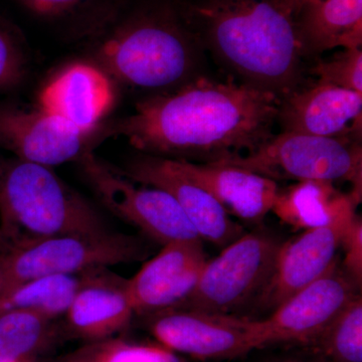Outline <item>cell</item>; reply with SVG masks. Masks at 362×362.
<instances>
[{"label":"cell","instance_id":"obj_1","mask_svg":"<svg viewBox=\"0 0 362 362\" xmlns=\"http://www.w3.org/2000/svg\"><path fill=\"white\" fill-rule=\"evenodd\" d=\"M281 100L237 81L206 75L140 100L130 115L102 131L139 153L216 163L245 156L273 137Z\"/></svg>","mask_w":362,"mask_h":362},{"label":"cell","instance_id":"obj_2","mask_svg":"<svg viewBox=\"0 0 362 362\" xmlns=\"http://www.w3.org/2000/svg\"><path fill=\"white\" fill-rule=\"evenodd\" d=\"M204 51L237 82L279 99L303 86L295 16L279 0H177Z\"/></svg>","mask_w":362,"mask_h":362},{"label":"cell","instance_id":"obj_3","mask_svg":"<svg viewBox=\"0 0 362 362\" xmlns=\"http://www.w3.org/2000/svg\"><path fill=\"white\" fill-rule=\"evenodd\" d=\"M84 39L117 88L162 94L204 75L206 51L177 0L123 1Z\"/></svg>","mask_w":362,"mask_h":362},{"label":"cell","instance_id":"obj_4","mask_svg":"<svg viewBox=\"0 0 362 362\" xmlns=\"http://www.w3.org/2000/svg\"><path fill=\"white\" fill-rule=\"evenodd\" d=\"M110 232L102 214L51 168L13 159L0 171V252L37 240Z\"/></svg>","mask_w":362,"mask_h":362},{"label":"cell","instance_id":"obj_5","mask_svg":"<svg viewBox=\"0 0 362 362\" xmlns=\"http://www.w3.org/2000/svg\"><path fill=\"white\" fill-rule=\"evenodd\" d=\"M216 163L247 169L275 181L349 182L350 194L361 199V139L281 132L254 151Z\"/></svg>","mask_w":362,"mask_h":362},{"label":"cell","instance_id":"obj_6","mask_svg":"<svg viewBox=\"0 0 362 362\" xmlns=\"http://www.w3.org/2000/svg\"><path fill=\"white\" fill-rule=\"evenodd\" d=\"M141 239L124 233L71 235L37 240L0 252V295L47 275H78L147 258Z\"/></svg>","mask_w":362,"mask_h":362},{"label":"cell","instance_id":"obj_7","mask_svg":"<svg viewBox=\"0 0 362 362\" xmlns=\"http://www.w3.org/2000/svg\"><path fill=\"white\" fill-rule=\"evenodd\" d=\"M282 243L265 232L240 235L207 259L194 289L175 308L238 315L250 305L256 306L273 276Z\"/></svg>","mask_w":362,"mask_h":362},{"label":"cell","instance_id":"obj_8","mask_svg":"<svg viewBox=\"0 0 362 362\" xmlns=\"http://www.w3.org/2000/svg\"><path fill=\"white\" fill-rule=\"evenodd\" d=\"M76 162L86 182L106 209L161 246L202 240L168 192L135 182L93 151L86 152Z\"/></svg>","mask_w":362,"mask_h":362},{"label":"cell","instance_id":"obj_9","mask_svg":"<svg viewBox=\"0 0 362 362\" xmlns=\"http://www.w3.org/2000/svg\"><path fill=\"white\" fill-rule=\"evenodd\" d=\"M148 317L161 346L194 358H235L266 345L262 320L245 316L173 308Z\"/></svg>","mask_w":362,"mask_h":362},{"label":"cell","instance_id":"obj_10","mask_svg":"<svg viewBox=\"0 0 362 362\" xmlns=\"http://www.w3.org/2000/svg\"><path fill=\"white\" fill-rule=\"evenodd\" d=\"M99 133H85L63 119L20 102H0V147L16 159L54 168L92 151Z\"/></svg>","mask_w":362,"mask_h":362},{"label":"cell","instance_id":"obj_11","mask_svg":"<svg viewBox=\"0 0 362 362\" xmlns=\"http://www.w3.org/2000/svg\"><path fill=\"white\" fill-rule=\"evenodd\" d=\"M361 287L343 270L339 259L321 277L293 295L262 320L266 344L318 341Z\"/></svg>","mask_w":362,"mask_h":362},{"label":"cell","instance_id":"obj_12","mask_svg":"<svg viewBox=\"0 0 362 362\" xmlns=\"http://www.w3.org/2000/svg\"><path fill=\"white\" fill-rule=\"evenodd\" d=\"M135 182L160 188L180 204L202 240L228 246L243 235L220 202L180 168L175 159L139 153L120 168Z\"/></svg>","mask_w":362,"mask_h":362},{"label":"cell","instance_id":"obj_13","mask_svg":"<svg viewBox=\"0 0 362 362\" xmlns=\"http://www.w3.org/2000/svg\"><path fill=\"white\" fill-rule=\"evenodd\" d=\"M356 216V213L346 214L329 225L305 230L294 239L283 242L273 276L256 306L273 312L321 277L338 259L343 238Z\"/></svg>","mask_w":362,"mask_h":362},{"label":"cell","instance_id":"obj_14","mask_svg":"<svg viewBox=\"0 0 362 362\" xmlns=\"http://www.w3.org/2000/svg\"><path fill=\"white\" fill-rule=\"evenodd\" d=\"M206 261L202 240L162 246L161 251L127 281L135 314L149 316L175 308L194 289Z\"/></svg>","mask_w":362,"mask_h":362},{"label":"cell","instance_id":"obj_15","mask_svg":"<svg viewBox=\"0 0 362 362\" xmlns=\"http://www.w3.org/2000/svg\"><path fill=\"white\" fill-rule=\"evenodd\" d=\"M362 93L335 86H302L278 107L281 132L361 139Z\"/></svg>","mask_w":362,"mask_h":362},{"label":"cell","instance_id":"obj_16","mask_svg":"<svg viewBox=\"0 0 362 362\" xmlns=\"http://www.w3.org/2000/svg\"><path fill=\"white\" fill-rule=\"evenodd\" d=\"M115 85L96 64L74 62L40 90L37 105L85 133H99L115 103Z\"/></svg>","mask_w":362,"mask_h":362},{"label":"cell","instance_id":"obj_17","mask_svg":"<svg viewBox=\"0 0 362 362\" xmlns=\"http://www.w3.org/2000/svg\"><path fill=\"white\" fill-rule=\"evenodd\" d=\"M127 281L107 268L86 272L84 283L66 313L71 332L94 342L125 329L135 314Z\"/></svg>","mask_w":362,"mask_h":362},{"label":"cell","instance_id":"obj_18","mask_svg":"<svg viewBox=\"0 0 362 362\" xmlns=\"http://www.w3.org/2000/svg\"><path fill=\"white\" fill-rule=\"evenodd\" d=\"M177 162L183 173L213 195L228 214L261 223L272 211L277 181L228 164Z\"/></svg>","mask_w":362,"mask_h":362},{"label":"cell","instance_id":"obj_19","mask_svg":"<svg viewBox=\"0 0 362 362\" xmlns=\"http://www.w3.org/2000/svg\"><path fill=\"white\" fill-rule=\"evenodd\" d=\"M302 58L337 47L361 49L362 0H314L295 16Z\"/></svg>","mask_w":362,"mask_h":362},{"label":"cell","instance_id":"obj_20","mask_svg":"<svg viewBox=\"0 0 362 362\" xmlns=\"http://www.w3.org/2000/svg\"><path fill=\"white\" fill-rule=\"evenodd\" d=\"M358 201L328 181H299L279 188L272 211L283 223L300 230L319 228L356 213Z\"/></svg>","mask_w":362,"mask_h":362},{"label":"cell","instance_id":"obj_21","mask_svg":"<svg viewBox=\"0 0 362 362\" xmlns=\"http://www.w3.org/2000/svg\"><path fill=\"white\" fill-rule=\"evenodd\" d=\"M85 274L47 275L26 281L0 295V312L25 309L54 320L66 313L84 283Z\"/></svg>","mask_w":362,"mask_h":362},{"label":"cell","instance_id":"obj_22","mask_svg":"<svg viewBox=\"0 0 362 362\" xmlns=\"http://www.w3.org/2000/svg\"><path fill=\"white\" fill-rule=\"evenodd\" d=\"M52 322L25 309L0 312V362L30 361L42 351L54 337Z\"/></svg>","mask_w":362,"mask_h":362},{"label":"cell","instance_id":"obj_23","mask_svg":"<svg viewBox=\"0 0 362 362\" xmlns=\"http://www.w3.org/2000/svg\"><path fill=\"white\" fill-rule=\"evenodd\" d=\"M37 20L54 25L85 21V37L123 0H18Z\"/></svg>","mask_w":362,"mask_h":362},{"label":"cell","instance_id":"obj_24","mask_svg":"<svg viewBox=\"0 0 362 362\" xmlns=\"http://www.w3.org/2000/svg\"><path fill=\"white\" fill-rule=\"evenodd\" d=\"M61 362H181L161 345L136 344L111 337L90 342L62 359Z\"/></svg>","mask_w":362,"mask_h":362},{"label":"cell","instance_id":"obj_25","mask_svg":"<svg viewBox=\"0 0 362 362\" xmlns=\"http://www.w3.org/2000/svg\"><path fill=\"white\" fill-rule=\"evenodd\" d=\"M318 341L332 362H362V299L357 295Z\"/></svg>","mask_w":362,"mask_h":362},{"label":"cell","instance_id":"obj_26","mask_svg":"<svg viewBox=\"0 0 362 362\" xmlns=\"http://www.w3.org/2000/svg\"><path fill=\"white\" fill-rule=\"evenodd\" d=\"M30 68L25 37L18 26L0 14V97L20 88Z\"/></svg>","mask_w":362,"mask_h":362},{"label":"cell","instance_id":"obj_27","mask_svg":"<svg viewBox=\"0 0 362 362\" xmlns=\"http://www.w3.org/2000/svg\"><path fill=\"white\" fill-rule=\"evenodd\" d=\"M310 74L318 83L362 93L361 49H343L330 58L317 61Z\"/></svg>","mask_w":362,"mask_h":362},{"label":"cell","instance_id":"obj_28","mask_svg":"<svg viewBox=\"0 0 362 362\" xmlns=\"http://www.w3.org/2000/svg\"><path fill=\"white\" fill-rule=\"evenodd\" d=\"M344 250V259L342 261L343 270L346 272L358 287L362 282V221L356 216L345 233L341 243Z\"/></svg>","mask_w":362,"mask_h":362},{"label":"cell","instance_id":"obj_29","mask_svg":"<svg viewBox=\"0 0 362 362\" xmlns=\"http://www.w3.org/2000/svg\"><path fill=\"white\" fill-rule=\"evenodd\" d=\"M311 1H314V0H279L281 6L294 16L299 13L302 7Z\"/></svg>","mask_w":362,"mask_h":362},{"label":"cell","instance_id":"obj_30","mask_svg":"<svg viewBox=\"0 0 362 362\" xmlns=\"http://www.w3.org/2000/svg\"><path fill=\"white\" fill-rule=\"evenodd\" d=\"M4 161L6 160H4V159L0 158V171H1V168L2 166H4Z\"/></svg>","mask_w":362,"mask_h":362},{"label":"cell","instance_id":"obj_31","mask_svg":"<svg viewBox=\"0 0 362 362\" xmlns=\"http://www.w3.org/2000/svg\"><path fill=\"white\" fill-rule=\"evenodd\" d=\"M291 362H303V361H291ZM310 362H326V361H310ZM332 362V361H331Z\"/></svg>","mask_w":362,"mask_h":362},{"label":"cell","instance_id":"obj_32","mask_svg":"<svg viewBox=\"0 0 362 362\" xmlns=\"http://www.w3.org/2000/svg\"><path fill=\"white\" fill-rule=\"evenodd\" d=\"M18 362H30V361H18Z\"/></svg>","mask_w":362,"mask_h":362}]
</instances>
